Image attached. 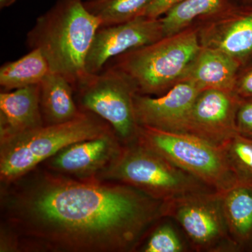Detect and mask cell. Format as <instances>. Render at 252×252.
<instances>
[{"mask_svg":"<svg viewBox=\"0 0 252 252\" xmlns=\"http://www.w3.org/2000/svg\"><path fill=\"white\" fill-rule=\"evenodd\" d=\"M164 205L131 186L41 165L0 184V224L17 235L21 252H139Z\"/></svg>","mask_w":252,"mask_h":252,"instance_id":"1","label":"cell"},{"mask_svg":"<svg viewBox=\"0 0 252 252\" xmlns=\"http://www.w3.org/2000/svg\"><path fill=\"white\" fill-rule=\"evenodd\" d=\"M193 24L203 47L222 51L241 66L252 59V5L220 0Z\"/></svg>","mask_w":252,"mask_h":252,"instance_id":"9","label":"cell"},{"mask_svg":"<svg viewBox=\"0 0 252 252\" xmlns=\"http://www.w3.org/2000/svg\"><path fill=\"white\" fill-rule=\"evenodd\" d=\"M97 180L131 186L163 202L215 190L138 140L123 144Z\"/></svg>","mask_w":252,"mask_h":252,"instance_id":"5","label":"cell"},{"mask_svg":"<svg viewBox=\"0 0 252 252\" xmlns=\"http://www.w3.org/2000/svg\"><path fill=\"white\" fill-rule=\"evenodd\" d=\"M50 70L46 58L38 49L0 68V86L4 91L40 84Z\"/></svg>","mask_w":252,"mask_h":252,"instance_id":"18","label":"cell"},{"mask_svg":"<svg viewBox=\"0 0 252 252\" xmlns=\"http://www.w3.org/2000/svg\"><path fill=\"white\" fill-rule=\"evenodd\" d=\"M153 0H86L89 12L100 22V27L114 26L144 16Z\"/></svg>","mask_w":252,"mask_h":252,"instance_id":"19","label":"cell"},{"mask_svg":"<svg viewBox=\"0 0 252 252\" xmlns=\"http://www.w3.org/2000/svg\"><path fill=\"white\" fill-rule=\"evenodd\" d=\"M161 18L142 16L127 22L99 27L86 59V72H101L111 60L163 37Z\"/></svg>","mask_w":252,"mask_h":252,"instance_id":"10","label":"cell"},{"mask_svg":"<svg viewBox=\"0 0 252 252\" xmlns=\"http://www.w3.org/2000/svg\"><path fill=\"white\" fill-rule=\"evenodd\" d=\"M200 92L193 83L183 80L160 96L134 97L136 121L141 127L175 133H187L190 110Z\"/></svg>","mask_w":252,"mask_h":252,"instance_id":"11","label":"cell"},{"mask_svg":"<svg viewBox=\"0 0 252 252\" xmlns=\"http://www.w3.org/2000/svg\"><path fill=\"white\" fill-rule=\"evenodd\" d=\"M99 27L83 0H58L36 18L26 44L40 50L51 72L65 78L74 89L89 74L86 56Z\"/></svg>","mask_w":252,"mask_h":252,"instance_id":"2","label":"cell"},{"mask_svg":"<svg viewBox=\"0 0 252 252\" xmlns=\"http://www.w3.org/2000/svg\"><path fill=\"white\" fill-rule=\"evenodd\" d=\"M39 84L0 94V139L44 126Z\"/></svg>","mask_w":252,"mask_h":252,"instance_id":"14","label":"cell"},{"mask_svg":"<svg viewBox=\"0 0 252 252\" xmlns=\"http://www.w3.org/2000/svg\"><path fill=\"white\" fill-rule=\"evenodd\" d=\"M0 252H21L17 235L2 224H0Z\"/></svg>","mask_w":252,"mask_h":252,"instance_id":"26","label":"cell"},{"mask_svg":"<svg viewBox=\"0 0 252 252\" xmlns=\"http://www.w3.org/2000/svg\"><path fill=\"white\" fill-rule=\"evenodd\" d=\"M186 0H153L146 10L144 16L152 18H160L177 5Z\"/></svg>","mask_w":252,"mask_h":252,"instance_id":"25","label":"cell"},{"mask_svg":"<svg viewBox=\"0 0 252 252\" xmlns=\"http://www.w3.org/2000/svg\"><path fill=\"white\" fill-rule=\"evenodd\" d=\"M74 98L82 112L93 113L108 123L122 144L135 142L140 126L136 121L135 86L121 71L107 67L89 74L74 88Z\"/></svg>","mask_w":252,"mask_h":252,"instance_id":"7","label":"cell"},{"mask_svg":"<svg viewBox=\"0 0 252 252\" xmlns=\"http://www.w3.org/2000/svg\"><path fill=\"white\" fill-rule=\"evenodd\" d=\"M233 93L240 99H252V59L240 66Z\"/></svg>","mask_w":252,"mask_h":252,"instance_id":"23","label":"cell"},{"mask_svg":"<svg viewBox=\"0 0 252 252\" xmlns=\"http://www.w3.org/2000/svg\"><path fill=\"white\" fill-rule=\"evenodd\" d=\"M161 219L151 230L140 249L141 252H185L188 246L171 220Z\"/></svg>","mask_w":252,"mask_h":252,"instance_id":"22","label":"cell"},{"mask_svg":"<svg viewBox=\"0 0 252 252\" xmlns=\"http://www.w3.org/2000/svg\"><path fill=\"white\" fill-rule=\"evenodd\" d=\"M113 130L108 123L88 112L74 120L43 126L0 139V184L26 175L70 144Z\"/></svg>","mask_w":252,"mask_h":252,"instance_id":"4","label":"cell"},{"mask_svg":"<svg viewBox=\"0 0 252 252\" xmlns=\"http://www.w3.org/2000/svg\"><path fill=\"white\" fill-rule=\"evenodd\" d=\"M220 147L238 182L252 183V138L236 132Z\"/></svg>","mask_w":252,"mask_h":252,"instance_id":"21","label":"cell"},{"mask_svg":"<svg viewBox=\"0 0 252 252\" xmlns=\"http://www.w3.org/2000/svg\"><path fill=\"white\" fill-rule=\"evenodd\" d=\"M39 91L44 125L69 122L82 114L74 98L72 84L61 74L50 72L39 84Z\"/></svg>","mask_w":252,"mask_h":252,"instance_id":"16","label":"cell"},{"mask_svg":"<svg viewBox=\"0 0 252 252\" xmlns=\"http://www.w3.org/2000/svg\"><path fill=\"white\" fill-rule=\"evenodd\" d=\"M240 66L228 54L201 46L184 80L193 83L200 91L217 89L233 92Z\"/></svg>","mask_w":252,"mask_h":252,"instance_id":"15","label":"cell"},{"mask_svg":"<svg viewBox=\"0 0 252 252\" xmlns=\"http://www.w3.org/2000/svg\"><path fill=\"white\" fill-rule=\"evenodd\" d=\"M137 140L217 191L238 183L221 147L200 137L140 126Z\"/></svg>","mask_w":252,"mask_h":252,"instance_id":"6","label":"cell"},{"mask_svg":"<svg viewBox=\"0 0 252 252\" xmlns=\"http://www.w3.org/2000/svg\"><path fill=\"white\" fill-rule=\"evenodd\" d=\"M201 46L195 26L111 60L138 94L160 96L185 79Z\"/></svg>","mask_w":252,"mask_h":252,"instance_id":"3","label":"cell"},{"mask_svg":"<svg viewBox=\"0 0 252 252\" xmlns=\"http://www.w3.org/2000/svg\"><path fill=\"white\" fill-rule=\"evenodd\" d=\"M165 217L183 230L196 252H240L230 237L221 192H199L165 202Z\"/></svg>","mask_w":252,"mask_h":252,"instance_id":"8","label":"cell"},{"mask_svg":"<svg viewBox=\"0 0 252 252\" xmlns=\"http://www.w3.org/2000/svg\"><path fill=\"white\" fill-rule=\"evenodd\" d=\"M240 102L233 92L217 89L200 91L190 110L187 133L220 147L237 132Z\"/></svg>","mask_w":252,"mask_h":252,"instance_id":"12","label":"cell"},{"mask_svg":"<svg viewBox=\"0 0 252 252\" xmlns=\"http://www.w3.org/2000/svg\"><path fill=\"white\" fill-rule=\"evenodd\" d=\"M220 0H186L161 17L164 36L172 35L191 26L196 18L207 14ZM244 4L252 5V0H241Z\"/></svg>","mask_w":252,"mask_h":252,"instance_id":"20","label":"cell"},{"mask_svg":"<svg viewBox=\"0 0 252 252\" xmlns=\"http://www.w3.org/2000/svg\"><path fill=\"white\" fill-rule=\"evenodd\" d=\"M16 0H0V8L1 9L9 7L16 2Z\"/></svg>","mask_w":252,"mask_h":252,"instance_id":"27","label":"cell"},{"mask_svg":"<svg viewBox=\"0 0 252 252\" xmlns=\"http://www.w3.org/2000/svg\"><path fill=\"white\" fill-rule=\"evenodd\" d=\"M238 133L252 138V99H240L236 114Z\"/></svg>","mask_w":252,"mask_h":252,"instance_id":"24","label":"cell"},{"mask_svg":"<svg viewBox=\"0 0 252 252\" xmlns=\"http://www.w3.org/2000/svg\"><path fill=\"white\" fill-rule=\"evenodd\" d=\"M114 130L67 146L41 164L42 166L78 180H97L122 149Z\"/></svg>","mask_w":252,"mask_h":252,"instance_id":"13","label":"cell"},{"mask_svg":"<svg viewBox=\"0 0 252 252\" xmlns=\"http://www.w3.org/2000/svg\"><path fill=\"white\" fill-rule=\"evenodd\" d=\"M230 237L239 251H252V183L238 182L222 193Z\"/></svg>","mask_w":252,"mask_h":252,"instance_id":"17","label":"cell"}]
</instances>
